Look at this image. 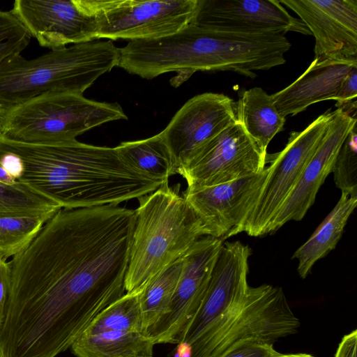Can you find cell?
Instances as JSON below:
<instances>
[{"label": "cell", "instance_id": "1", "mask_svg": "<svg viewBox=\"0 0 357 357\" xmlns=\"http://www.w3.org/2000/svg\"><path fill=\"white\" fill-rule=\"evenodd\" d=\"M135 211L61 208L9 261L0 342L18 357H56L125 294Z\"/></svg>", "mask_w": 357, "mask_h": 357}, {"label": "cell", "instance_id": "2", "mask_svg": "<svg viewBox=\"0 0 357 357\" xmlns=\"http://www.w3.org/2000/svg\"><path fill=\"white\" fill-rule=\"evenodd\" d=\"M0 151L17 154L24 170L17 181L29 185L61 208H89L149 195L163 183L124 159L116 147L77 139L30 144L0 138Z\"/></svg>", "mask_w": 357, "mask_h": 357}, {"label": "cell", "instance_id": "3", "mask_svg": "<svg viewBox=\"0 0 357 357\" xmlns=\"http://www.w3.org/2000/svg\"><path fill=\"white\" fill-rule=\"evenodd\" d=\"M291 44L283 34H254L189 24L178 32L146 40L141 49L151 78L172 71H232L255 78V70L285 63Z\"/></svg>", "mask_w": 357, "mask_h": 357}, {"label": "cell", "instance_id": "4", "mask_svg": "<svg viewBox=\"0 0 357 357\" xmlns=\"http://www.w3.org/2000/svg\"><path fill=\"white\" fill-rule=\"evenodd\" d=\"M138 199L125 278L126 292L140 289L181 258L200 238L208 236L178 188L169 187L168 182Z\"/></svg>", "mask_w": 357, "mask_h": 357}, {"label": "cell", "instance_id": "5", "mask_svg": "<svg viewBox=\"0 0 357 357\" xmlns=\"http://www.w3.org/2000/svg\"><path fill=\"white\" fill-rule=\"evenodd\" d=\"M118 61L119 48L109 40L66 46L33 59L10 56L0 63V104L10 107L52 93L83 94Z\"/></svg>", "mask_w": 357, "mask_h": 357}, {"label": "cell", "instance_id": "6", "mask_svg": "<svg viewBox=\"0 0 357 357\" xmlns=\"http://www.w3.org/2000/svg\"><path fill=\"white\" fill-rule=\"evenodd\" d=\"M121 119L127 116L117 102H98L79 93H46L8 107L3 137L30 144L69 142Z\"/></svg>", "mask_w": 357, "mask_h": 357}, {"label": "cell", "instance_id": "7", "mask_svg": "<svg viewBox=\"0 0 357 357\" xmlns=\"http://www.w3.org/2000/svg\"><path fill=\"white\" fill-rule=\"evenodd\" d=\"M300 324L281 287H249L241 302L191 345V357H220L246 341L273 344L295 334Z\"/></svg>", "mask_w": 357, "mask_h": 357}, {"label": "cell", "instance_id": "8", "mask_svg": "<svg viewBox=\"0 0 357 357\" xmlns=\"http://www.w3.org/2000/svg\"><path fill=\"white\" fill-rule=\"evenodd\" d=\"M96 26V40L157 39L190 24L199 0H78Z\"/></svg>", "mask_w": 357, "mask_h": 357}, {"label": "cell", "instance_id": "9", "mask_svg": "<svg viewBox=\"0 0 357 357\" xmlns=\"http://www.w3.org/2000/svg\"><path fill=\"white\" fill-rule=\"evenodd\" d=\"M332 114L328 110L303 130L291 132L281 151L267 155L269 174L237 234L245 232L255 237L270 234L280 208L317 148Z\"/></svg>", "mask_w": 357, "mask_h": 357}, {"label": "cell", "instance_id": "10", "mask_svg": "<svg viewBox=\"0 0 357 357\" xmlns=\"http://www.w3.org/2000/svg\"><path fill=\"white\" fill-rule=\"evenodd\" d=\"M267 152L261 149L236 120L206 144L177 174L193 190L230 182L261 172Z\"/></svg>", "mask_w": 357, "mask_h": 357}, {"label": "cell", "instance_id": "11", "mask_svg": "<svg viewBox=\"0 0 357 357\" xmlns=\"http://www.w3.org/2000/svg\"><path fill=\"white\" fill-rule=\"evenodd\" d=\"M224 240L200 238L183 256V268L165 314L146 331L156 344H178L199 308Z\"/></svg>", "mask_w": 357, "mask_h": 357}, {"label": "cell", "instance_id": "12", "mask_svg": "<svg viewBox=\"0 0 357 357\" xmlns=\"http://www.w3.org/2000/svg\"><path fill=\"white\" fill-rule=\"evenodd\" d=\"M229 97L204 93L188 100L160 132L177 170L206 144L236 121V107Z\"/></svg>", "mask_w": 357, "mask_h": 357}, {"label": "cell", "instance_id": "13", "mask_svg": "<svg viewBox=\"0 0 357 357\" xmlns=\"http://www.w3.org/2000/svg\"><path fill=\"white\" fill-rule=\"evenodd\" d=\"M250 255V247L238 241L222 244L204 299L181 342L193 344L241 302L250 287L247 278Z\"/></svg>", "mask_w": 357, "mask_h": 357}, {"label": "cell", "instance_id": "14", "mask_svg": "<svg viewBox=\"0 0 357 357\" xmlns=\"http://www.w3.org/2000/svg\"><path fill=\"white\" fill-rule=\"evenodd\" d=\"M269 174L261 172L230 182L197 190L186 189L183 197L197 213L208 236L223 240L237 231L255 204Z\"/></svg>", "mask_w": 357, "mask_h": 357}, {"label": "cell", "instance_id": "15", "mask_svg": "<svg viewBox=\"0 0 357 357\" xmlns=\"http://www.w3.org/2000/svg\"><path fill=\"white\" fill-rule=\"evenodd\" d=\"M315 38L314 59H357V0H279Z\"/></svg>", "mask_w": 357, "mask_h": 357}, {"label": "cell", "instance_id": "16", "mask_svg": "<svg viewBox=\"0 0 357 357\" xmlns=\"http://www.w3.org/2000/svg\"><path fill=\"white\" fill-rule=\"evenodd\" d=\"M10 12L51 50L96 40V23L78 0H16Z\"/></svg>", "mask_w": 357, "mask_h": 357}, {"label": "cell", "instance_id": "17", "mask_svg": "<svg viewBox=\"0 0 357 357\" xmlns=\"http://www.w3.org/2000/svg\"><path fill=\"white\" fill-rule=\"evenodd\" d=\"M191 23L254 34L293 31L312 35L302 20L291 16L278 0H199Z\"/></svg>", "mask_w": 357, "mask_h": 357}, {"label": "cell", "instance_id": "18", "mask_svg": "<svg viewBox=\"0 0 357 357\" xmlns=\"http://www.w3.org/2000/svg\"><path fill=\"white\" fill-rule=\"evenodd\" d=\"M356 118L349 111H333L327 128L298 181L283 202L273 223L270 234L287 222L303 219L314 204L320 187L332 169L341 146L356 127Z\"/></svg>", "mask_w": 357, "mask_h": 357}, {"label": "cell", "instance_id": "19", "mask_svg": "<svg viewBox=\"0 0 357 357\" xmlns=\"http://www.w3.org/2000/svg\"><path fill=\"white\" fill-rule=\"evenodd\" d=\"M357 66V59H314L293 83L271 95L279 114L286 117L324 100H334L342 80Z\"/></svg>", "mask_w": 357, "mask_h": 357}, {"label": "cell", "instance_id": "20", "mask_svg": "<svg viewBox=\"0 0 357 357\" xmlns=\"http://www.w3.org/2000/svg\"><path fill=\"white\" fill-rule=\"evenodd\" d=\"M356 205L357 197L342 193L333 210L309 239L294 253L292 259L298 261L297 271L301 278H305L314 264L336 247Z\"/></svg>", "mask_w": 357, "mask_h": 357}, {"label": "cell", "instance_id": "21", "mask_svg": "<svg viewBox=\"0 0 357 357\" xmlns=\"http://www.w3.org/2000/svg\"><path fill=\"white\" fill-rule=\"evenodd\" d=\"M236 115L248 135L265 152L271 139L284 130L285 118L278 112L271 95L260 87L239 95Z\"/></svg>", "mask_w": 357, "mask_h": 357}, {"label": "cell", "instance_id": "22", "mask_svg": "<svg viewBox=\"0 0 357 357\" xmlns=\"http://www.w3.org/2000/svg\"><path fill=\"white\" fill-rule=\"evenodd\" d=\"M154 345L144 333L109 330L82 333L70 349L77 357H153Z\"/></svg>", "mask_w": 357, "mask_h": 357}, {"label": "cell", "instance_id": "23", "mask_svg": "<svg viewBox=\"0 0 357 357\" xmlns=\"http://www.w3.org/2000/svg\"><path fill=\"white\" fill-rule=\"evenodd\" d=\"M116 148L135 167L163 183L176 174L172 155L160 132L144 139L123 142Z\"/></svg>", "mask_w": 357, "mask_h": 357}, {"label": "cell", "instance_id": "24", "mask_svg": "<svg viewBox=\"0 0 357 357\" xmlns=\"http://www.w3.org/2000/svg\"><path fill=\"white\" fill-rule=\"evenodd\" d=\"M182 257L164 268L142 287L139 302L145 333L165 314L172 301L182 272Z\"/></svg>", "mask_w": 357, "mask_h": 357}, {"label": "cell", "instance_id": "25", "mask_svg": "<svg viewBox=\"0 0 357 357\" xmlns=\"http://www.w3.org/2000/svg\"><path fill=\"white\" fill-rule=\"evenodd\" d=\"M56 212L0 214V255L8 259L22 252Z\"/></svg>", "mask_w": 357, "mask_h": 357}, {"label": "cell", "instance_id": "26", "mask_svg": "<svg viewBox=\"0 0 357 357\" xmlns=\"http://www.w3.org/2000/svg\"><path fill=\"white\" fill-rule=\"evenodd\" d=\"M142 287L132 292H126L105 308L82 333L94 334L109 330L144 333L139 302Z\"/></svg>", "mask_w": 357, "mask_h": 357}, {"label": "cell", "instance_id": "27", "mask_svg": "<svg viewBox=\"0 0 357 357\" xmlns=\"http://www.w3.org/2000/svg\"><path fill=\"white\" fill-rule=\"evenodd\" d=\"M61 207L53 200L20 181L13 185L0 183V214H37L58 211Z\"/></svg>", "mask_w": 357, "mask_h": 357}, {"label": "cell", "instance_id": "28", "mask_svg": "<svg viewBox=\"0 0 357 357\" xmlns=\"http://www.w3.org/2000/svg\"><path fill=\"white\" fill-rule=\"evenodd\" d=\"M332 173L342 193L357 197V130L348 135L335 159Z\"/></svg>", "mask_w": 357, "mask_h": 357}, {"label": "cell", "instance_id": "29", "mask_svg": "<svg viewBox=\"0 0 357 357\" xmlns=\"http://www.w3.org/2000/svg\"><path fill=\"white\" fill-rule=\"evenodd\" d=\"M31 36L10 11L0 10V63L6 59L21 54Z\"/></svg>", "mask_w": 357, "mask_h": 357}, {"label": "cell", "instance_id": "30", "mask_svg": "<svg viewBox=\"0 0 357 357\" xmlns=\"http://www.w3.org/2000/svg\"><path fill=\"white\" fill-rule=\"evenodd\" d=\"M280 354L273 344L246 341L232 347L220 357H277Z\"/></svg>", "mask_w": 357, "mask_h": 357}, {"label": "cell", "instance_id": "31", "mask_svg": "<svg viewBox=\"0 0 357 357\" xmlns=\"http://www.w3.org/2000/svg\"><path fill=\"white\" fill-rule=\"evenodd\" d=\"M357 96V66L354 67L342 82L334 99L335 106L342 108L356 102Z\"/></svg>", "mask_w": 357, "mask_h": 357}, {"label": "cell", "instance_id": "32", "mask_svg": "<svg viewBox=\"0 0 357 357\" xmlns=\"http://www.w3.org/2000/svg\"><path fill=\"white\" fill-rule=\"evenodd\" d=\"M10 283V268L7 259L0 255V327L3 320Z\"/></svg>", "mask_w": 357, "mask_h": 357}, {"label": "cell", "instance_id": "33", "mask_svg": "<svg viewBox=\"0 0 357 357\" xmlns=\"http://www.w3.org/2000/svg\"><path fill=\"white\" fill-rule=\"evenodd\" d=\"M357 331L354 330L342 339L335 357H357Z\"/></svg>", "mask_w": 357, "mask_h": 357}, {"label": "cell", "instance_id": "34", "mask_svg": "<svg viewBox=\"0 0 357 357\" xmlns=\"http://www.w3.org/2000/svg\"><path fill=\"white\" fill-rule=\"evenodd\" d=\"M192 346L189 343L181 342L177 344L174 350V357H191Z\"/></svg>", "mask_w": 357, "mask_h": 357}, {"label": "cell", "instance_id": "35", "mask_svg": "<svg viewBox=\"0 0 357 357\" xmlns=\"http://www.w3.org/2000/svg\"><path fill=\"white\" fill-rule=\"evenodd\" d=\"M17 181L0 166V183L6 185H13Z\"/></svg>", "mask_w": 357, "mask_h": 357}, {"label": "cell", "instance_id": "36", "mask_svg": "<svg viewBox=\"0 0 357 357\" xmlns=\"http://www.w3.org/2000/svg\"><path fill=\"white\" fill-rule=\"evenodd\" d=\"M8 107L0 104V138L3 137L4 126Z\"/></svg>", "mask_w": 357, "mask_h": 357}, {"label": "cell", "instance_id": "37", "mask_svg": "<svg viewBox=\"0 0 357 357\" xmlns=\"http://www.w3.org/2000/svg\"><path fill=\"white\" fill-rule=\"evenodd\" d=\"M277 357H314L310 354H281L280 356Z\"/></svg>", "mask_w": 357, "mask_h": 357}]
</instances>
